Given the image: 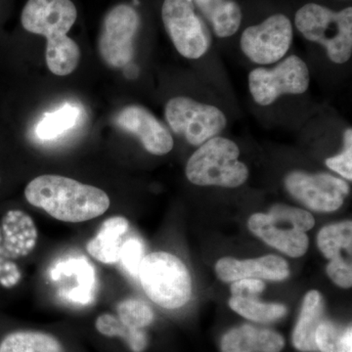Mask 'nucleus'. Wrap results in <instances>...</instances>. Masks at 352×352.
Here are the masks:
<instances>
[{
  "instance_id": "nucleus-8",
  "label": "nucleus",
  "mask_w": 352,
  "mask_h": 352,
  "mask_svg": "<svg viewBox=\"0 0 352 352\" xmlns=\"http://www.w3.org/2000/svg\"><path fill=\"white\" fill-rule=\"evenodd\" d=\"M162 19L175 50L189 60L205 56L212 38L192 0H164Z\"/></svg>"
},
{
  "instance_id": "nucleus-12",
  "label": "nucleus",
  "mask_w": 352,
  "mask_h": 352,
  "mask_svg": "<svg viewBox=\"0 0 352 352\" xmlns=\"http://www.w3.org/2000/svg\"><path fill=\"white\" fill-rule=\"evenodd\" d=\"M115 122L122 131L136 136L150 154L163 156L173 149L175 140L170 131L142 106L124 107L116 116Z\"/></svg>"
},
{
  "instance_id": "nucleus-19",
  "label": "nucleus",
  "mask_w": 352,
  "mask_h": 352,
  "mask_svg": "<svg viewBox=\"0 0 352 352\" xmlns=\"http://www.w3.org/2000/svg\"><path fill=\"white\" fill-rule=\"evenodd\" d=\"M0 352H65L61 342L50 333L18 331L0 342Z\"/></svg>"
},
{
  "instance_id": "nucleus-1",
  "label": "nucleus",
  "mask_w": 352,
  "mask_h": 352,
  "mask_svg": "<svg viewBox=\"0 0 352 352\" xmlns=\"http://www.w3.org/2000/svg\"><path fill=\"white\" fill-rule=\"evenodd\" d=\"M78 18L71 0H28L21 15L25 31L47 39L46 64L51 73L68 76L78 66L80 50L67 34Z\"/></svg>"
},
{
  "instance_id": "nucleus-24",
  "label": "nucleus",
  "mask_w": 352,
  "mask_h": 352,
  "mask_svg": "<svg viewBox=\"0 0 352 352\" xmlns=\"http://www.w3.org/2000/svg\"><path fill=\"white\" fill-rule=\"evenodd\" d=\"M315 342L321 352H352L351 326L342 328L332 322L322 321L315 333Z\"/></svg>"
},
{
  "instance_id": "nucleus-18",
  "label": "nucleus",
  "mask_w": 352,
  "mask_h": 352,
  "mask_svg": "<svg viewBox=\"0 0 352 352\" xmlns=\"http://www.w3.org/2000/svg\"><path fill=\"white\" fill-rule=\"evenodd\" d=\"M220 38H230L239 30L242 10L233 0H192Z\"/></svg>"
},
{
  "instance_id": "nucleus-5",
  "label": "nucleus",
  "mask_w": 352,
  "mask_h": 352,
  "mask_svg": "<svg viewBox=\"0 0 352 352\" xmlns=\"http://www.w3.org/2000/svg\"><path fill=\"white\" fill-rule=\"evenodd\" d=\"M146 295L166 309L184 307L192 296V280L185 264L166 252H151L143 258L138 272Z\"/></svg>"
},
{
  "instance_id": "nucleus-29",
  "label": "nucleus",
  "mask_w": 352,
  "mask_h": 352,
  "mask_svg": "<svg viewBox=\"0 0 352 352\" xmlns=\"http://www.w3.org/2000/svg\"><path fill=\"white\" fill-rule=\"evenodd\" d=\"M144 256V247L138 239L132 238L122 244L120 261L131 276L138 277L139 268Z\"/></svg>"
},
{
  "instance_id": "nucleus-23",
  "label": "nucleus",
  "mask_w": 352,
  "mask_h": 352,
  "mask_svg": "<svg viewBox=\"0 0 352 352\" xmlns=\"http://www.w3.org/2000/svg\"><path fill=\"white\" fill-rule=\"evenodd\" d=\"M55 270L67 271L75 274L78 279V287L67 294V298L72 302L87 305L94 298L95 287V274L94 268L85 261L73 259L68 263L59 264Z\"/></svg>"
},
{
  "instance_id": "nucleus-28",
  "label": "nucleus",
  "mask_w": 352,
  "mask_h": 352,
  "mask_svg": "<svg viewBox=\"0 0 352 352\" xmlns=\"http://www.w3.org/2000/svg\"><path fill=\"white\" fill-rule=\"evenodd\" d=\"M326 166L344 179H352V129L349 127L344 134V149L340 154L328 157Z\"/></svg>"
},
{
  "instance_id": "nucleus-17",
  "label": "nucleus",
  "mask_w": 352,
  "mask_h": 352,
  "mask_svg": "<svg viewBox=\"0 0 352 352\" xmlns=\"http://www.w3.org/2000/svg\"><path fill=\"white\" fill-rule=\"evenodd\" d=\"M324 305L319 292H308L303 298L302 310L293 333V344L298 351H318L315 342V333L322 322Z\"/></svg>"
},
{
  "instance_id": "nucleus-7",
  "label": "nucleus",
  "mask_w": 352,
  "mask_h": 352,
  "mask_svg": "<svg viewBox=\"0 0 352 352\" xmlns=\"http://www.w3.org/2000/svg\"><path fill=\"white\" fill-rule=\"evenodd\" d=\"M248 82L254 101L267 107L284 95L305 94L310 85L309 68L302 58L289 55L271 68L252 69Z\"/></svg>"
},
{
  "instance_id": "nucleus-22",
  "label": "nucleus",
  "mask_w": 352,
  "mask_h": 352,
  "mask_svg": "<svg viewBox=\"0 0 352 352\" xmlns=\"http://www.w3.org/2000/svg\"><path fill=\"white\" fill-rule=\"evenodd\" d=\"M95 327L106 337L122 338L133 352H143L147 347L148 340L144 331L127 327L113 315H101L95 322Z\"/></svg>"
},
{
  "instance_id": "nucleus-27",
  "label": "nucleus",
  "mask_w": 352,
  "mask_h": 352,
  "mask_svg": "<svg viewBox=\"0 0 352 352\" xmlns=\"http://www.w3.org/2000/svg\"><path fill=\"white\" fill-rule=\"evenodd\" d=\"M268 214L287 220L292 226L298 230L302 231V232L305 233L314 227L315 219L314 215L307 210H302V208L277 204V205L271 207Z\"/></svg>"
},
{
  "instance_id": "nucleus-9",
  "label": "nucleus",
  "mask_w": 352,
  "mask_h": 352,
  "mask_svg": "<svg viewBox=\"0 0 352 352\" xmlns=\"http://www.w3.org/2000/svg\"><path fill=\"white\" fill-rule=\"evenodd\" d=\"M140 23L138 11L127 4H118L106 14L99 34L98 50L109 67L122 69L131 63Z\"/></svg>"
},
{
  "instance_id": "nucleus-14",
  "label": "nucleus",
  "mask_w": 352,
  "mask_h": 352,
  "mask_svg": "<svg viewBox=\"0 0 352 352\" xmlns=\"http://www.w3.org/2000/svg\"><path fill=\"white\" fill-rule=\"evenodd\" d=\"M217 277L223 282H235L248 278L283 281L289 275V264L274 254L256 259L220 258L215 264Z\"/></svg>"
},
{
  "instance_id": "nucleus-15",
  "label": "nucleus",
  "mask_w": 352,
  "mask_h": 352,
  "mask_svg": "<svg viewBox=\"0 0 352 352\" xmlns=\"http://www.w3.org/2000/svg\"><path fill=\"white\" fill-rule=\"evenodd\" d=\"M284 346L279 333L247 324L229 330L220 344L221 352H280Z\"/></svg>"
},
{
  "instance_id": "nucleus-10",
  "label": "nucleus",
  "mask_w": 352,
  "mask_h": 352,
  "mask_svg": "<svg viewBox=\"0 0 352 352\" xmlns=\"http://www.w3.org/2000/svg\"><path fill=\"white\" fill-rule=\"evenodd\" d=\"M293 39L291 20L284 14L278 13L261 24L248 27L241 36L240 47L252 63L267 66L286 57Z\"/></svg>"
},
{
  "instance_id": "nucleus-3",
  "label": "nucleus",
  "mask_w": 352,
  "mask_h": 352,
  "mask_svg": "<svg viewBox=\"0 0 352 352\" xmlns=\"http://www.w3.org/2000/svg\"><path fill=\"white\" fill-rule=\"evenodd\" d=\"M240 154L233 140L217 136L199 146L189 157L185 173L198 186L237 188L249 178V168L240 161Z\"/></svg>"
},
{
  "instance_id": "nucleus-21",
  "label": "nucleus",
  "mask_w": 352,
  "mask_h": 352,
  "mask_svg": "<svg viewBox=\"0 0 352 352\" xmlns=\"http://www.w3.org/2000/svg\"><path fill=\"white\" fill-rule=\"evenodd\" d=\"M352 222L342 221L324 226L317 236V245L326 258L340 256L342 249L351 254Z\"/></svg>"
},
{
  "instance_id": "nucleus-4",
  "label": "nucleus",
  "mask_w": 352,
  "mask_h": 352,
  "mask_svg": "<svg viewBox=\"0 0 352 352\" xmlns=\"http://www.w3.org/2000/svg\"><path fill=\"white\" fill-rule=\"evenodd\" d=\"M298 32L311 43L320 44L333 63H346L352 56V8L333 11L317 3H307L296 13Z\"/></svg>"
},
{
  "instance_id": "nucleus-2",
  "label": "nucleus",
  "mask_w": 352,
  "mask_h": 352,
  "mask_svg": "<svg viewBox=\"0 0 352 352\" xmlns=\"http://www.w3.org/2000/svg\"><path fill=\"white\" fill-rule=\"evenodd\" d=\"M27 201L60 221H87L105 214L110 198L103 190L65 176L44 175L25 189Z\"/></svg>"
},
{
  "instance_id": "nucleus-25",
  "label": "nucleus",
  "mask_w": 352,
  "mask_h": 352,
  "mask_svg": "<svg viewBox=\"0 0 352 352\" xmlns=\"http://www.w3.org/2000/svg\"><path fill=\"white\" fill-rule=\"evenodd\" d=\"M78 116L80 110L67 104L56 112L46 115L36 126V134L44 140L57 138L75 126Z\"/></svg>"
},
{
  "instance_id": "nucleus-26",
  "label": "nucleus",
  "mask_w": 352,
  "mask_h": 352,
  "mask_svg": "<svg viewBox=\"0 0 352 352\" xmlns=\"http://www.w3.org/2000/svg\"><path fill=\"white\" fill-rule=\"evenodd\" d=\"M118 318L124 325L132 329L147 327L154 320V311L147 303L143 300L129 298L122 300L117 307Z\"/></svg>"
},
{
  "instance_id": "nucleus-6",
  "label": "nucleus",
  "mask_w": 352,
  "mask_h": 352,
  "mask_svg": "<svg viewBox=\"0 0 352 352\" xmlns=\"http://www.w3.org/2000/svg\"><path fill=\"white\" fill-rule=\"evenodd\" d=\"M164 117L171 131L196 147L219 136L227 126L226 113L219 108L186 96L170 99Z\"/></svg>"
},
{
  "instance_id": "nucleus-20",
  "label": "nucleus",
  "mask_w": 352,
  "mask_h": 352,
  "mask_svg": "<svg viewBox=\"0 0 352 352\" xmlns=\"http://www.w3.org/2000/svg\"><path fill=\"white\" fill-rule=\"evenodd\" d=\"M229 307L241 316L261 323L278 320L287 314V307L284 305L261 302L256 298L231 296Z\"/></svg>"
},
{
  "instance_id": "nucleus-16",
  "label": "nucleus",
  "mask_w": 352,
  "mask_h": 352,
  "mask_svg": "<svg viewBox=\"0 0 352 352\" xmlns=\"http://www.w3.org/2000/svg\"><path fill=\"white\" fill-rule=\"evenodd\" d=\"M129 228L126 217H110L103 222L98 234L87 243L88 254L102 263L112 264L120 261L122 237Z\"/></svg>"
},
{
  "instance_id": "nucleus-11",
  "label": "nucleus",
  "mask_w": 352,
  "mask_h": 352,
  "mask_svg": "<svg viewBox=\"0 0 352 352\" xmlns=\"http://www.w3.org/2000/svg\"><path fill=\"white\" fill-rule=\"evenodd\" d=\"M284 182L289 195L314 212H336L349 194V184L329 173L295 170L287 175Z\"/></svg>"
},
{
  "instance_id": "nucleus-31",
  "label": "nucleus",
  "mask_w": 352,
  "mask_h": 352,
  "mask_svg": "<svg viewBox=\"0 0 352 352\" xmlns=\"http://www.w3.org/2000/svg\"><path fill=\"white\" fill-rule=\"evenodd\" d=\"M264 288H265V284L261 279L248 278V279L232 282L230 291L232 296L256 298L259 294L263 293Z\"/></svg>"
},
{
  "instance_id": "nucleus-13",
  "label": "nucleus",
  "mask_w": 352,
  "mask_h": 352,
  "mask_svg": "<svg viewBox=\"0 0 352 352\" xmlns=\"http://www.w3.org/2000/svg\"><path fill=\"white\" fill-rule=\"evenodd\" d=\"M248 226L259 239L291 258H300L307 252L309 241L307 234L280 217L254 214L250 217Z\"/></svg>"
},
{
  "instance_id": "nucleus-30",
  "label": "nucleus",
  "mask_w": 352,
  "mask_h": 352,
  "mask_svg": "<svg viewBox=\"0 0 352 352\" xmlns=\"http://www.w3.org/2000/svg\"><path fill=\"white\" fill-rule=\"evenodd\" d=\"M328 276L333 283L342 288L349 289L352 286V270L351 264L346 263L342 256L331 259L326 268Z\"/></svg>"
}]
</instances>
